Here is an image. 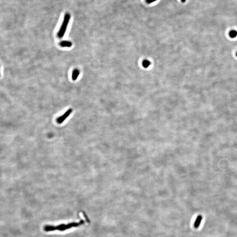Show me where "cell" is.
<instances>
[{"instance_id":"obj_1","label":"cell","mask_w":237,"mask_h":237,"mask_svg":"<svg viewBox=\"0 0 237 237\" xmlns=\"http://www.w3.org/2000/svg\"><path fill=\"white\" fill-rule=\"evenodd\" d=\"M70 19V16L69 14H66L64 16L62 24L60 27V30L58 33V37L59 38H62L67 29V26L69 23Z\"/></svg>"},{"instance_id":"obj_2","label":"cell","mask_w":237,"mask_h":237,"mask_svg":"<svg viewBox=\"0 0 237 237\" xmlns=\"http://www.w3.org/2000/svg\"><path fill=\"white\" fill-rule=\"evenodd\" d=\"M73 112V109H69L63 114V115L58 117L56 119V122L58 124H62L65 120L67 119V117L70 116V114Z\"/></svg>"},{"instance_id":"obj_3","label":"cell","mask_w":237,"mask_h":237,"mask_svg":"<svg viewBox=\"0 0 237 237\" xmlns=\"http://www.w3.org/2000/svg\"><path fill=\"white\" fill-rule=\"evenodd\" d=\"M202 219V217L201 215H198L197 217L196 220L194 223V226L195 228H198L200 225Z\"/></svg>"},{"instance_id":"obj_4","label":"cell","mask_w":237,"mask_h":237,"mask_svg":"<svg viewBox=\"0 0 237 237\" xmlns=\"http://www.w3.org/2000/svg\"><path fill=\"white\" fill-rule=\"evenodd\" d=\"M80 74V71L78 70L75 69L73 71V73H72V78L73 80H77V78L79 76Z\"/></svg>"},{"instance_id":"obj_5","label":"cell","mask_w":237,"mask_h":237,"mask_svg":"<svg viewBox=\"0 0 237 237\" xmlns=\"http://www.w3.org/2000/svg\"><path fill=\"white\" fill-rule=\"evenodd\" d=\"M84 223V221L83 220H80V222L79 223H72L69 224H68V226L70 228L72 227H76L78 226H80L81 225H82Z\"/></svg>"},{"instance_id":"obj_6","label":"cell","mask_w":237,"mask_h":237,"mask_svg":"<svg viewBox=\"0 0 237 237\" xmlns=\"http://www.w3.org/2000/svg\"><path fill=\"white\" fill-rule=\"evenodd\" d=\"M60 45L62 47H70L72 46V43L69 41H63L60 42Z\"/></svg>"},{"instance_id":"obj_7","label":"cell","mask_w":237,"mask_h":237,"mask_svg":"<svg viewBox=\"0 0 237 237\" xmlns=\"http://www.w3.org/2000/svg\"><path fill=\"white\" fill-rule=\"evenodd\" d=\"M70 229L69 226L68 225H65V224H61L59 226H58L56 227V229L60 231H63V230H66V229Z\"/></svg>"},{"instance_id":"obj_8","label":"cell","mask_w":237,"mask_h":237,"mask_svg":"<svg viewBox=\"0 0 237 237\" xmlns=\"http://www.w3.org/2000/svg\"><path fill=\"white\" fill-rule=\"evenodd\" d=\"M44 230L45 231H54L56 229V227L53 226H50V225H47L45 226L44 228Z\"/></svg>"},{"instance_id":"obj_9","label":"cell","mask_w":237,"mask_h":237,"mask_svg":"<svg viewBox=\"0 0 237 237\" xmlns=\"http://www.w3.org/2000/svg\"><path fill=\"white\" fill-rule=\"evenodd\" d=\"M229 36L231 38H235L237 36V31L235 30H232L229 33Z\"/></svg>"},{"instance_id":"obj_10","label":"cell","mask_w":237,"mask_h":237,"mask_svg":"<svg viewBox=\"0 0 237 237\" xmlns=\"http://www.w3.org/2000/svg\"><path fill=\"white\" fill-rule=\"evenodd\" d=\"M150 64V63L149 61H148V60H144V61H143L142 64H143V66L144 67H145V68H147V67L149 66Z\"/></svg>"},{"instance_id":"obj_11","label":"cell","mask_w":237,"mask_h":237,"mask_svg":"<svg viewBox=\"0 0 237 237\" xmlns=\"http://www.w3.org/2000/svg\"><path fill=\"white\" fill-rule=\"evenodd\" d=\"M83 215H84V217L85 218V219H86V220H87V222L88 223H90V220H89L88 218V217H87V214H85V213H84V212H83Z\"/></svg>"},{"instance_id":"obj_12","label":"cell","mask_w":237,"mask_h":237,"mask_svg":"<svg viewBox=\"0 0 237 237\" xmlns=\"http://www.w3.org/2000/svg\"><path fill=\"white\" fill-rule=\"evenodd\" d=\"M146 0V2L147 3L151 4L155 2V1H156L157 0Z\"/></svg>"},{"instance_id":"obj_13","label":"cell","mask_w":237,"mask_h":237,"mask_svg":"<svg viewBox=\"0 0 237 237\" xmlns=\"http://www.w3.org/2000/svg\"><path fill=\"white\" fill-rule=\"evenodd\" d=\"M181 1H182V2H183V3H184V2H185L186 0H181Z\"/></svg>"},{"instance_id":"obj_14","label":"cell","mask_w":237,"mask_h":237,"mask_svg":"<svg viewBox=\"0 0 237 237\" xmlns=\"http://www.w3.org/2000/svg\"><path fill=\"white\" fill-rule=\"evenodd\" d=\"M236 56L237 57V52H236Z\"/></svg>"},{"instance_id":"obj_15","label":"cell","mask_w":237,"mask_h":237,"mask_svg":"<svg viewBox=\"0 0 237 237\" xmlns=\"http://www.w3.org/2000/svg\"></svg>"}]
</instances>
